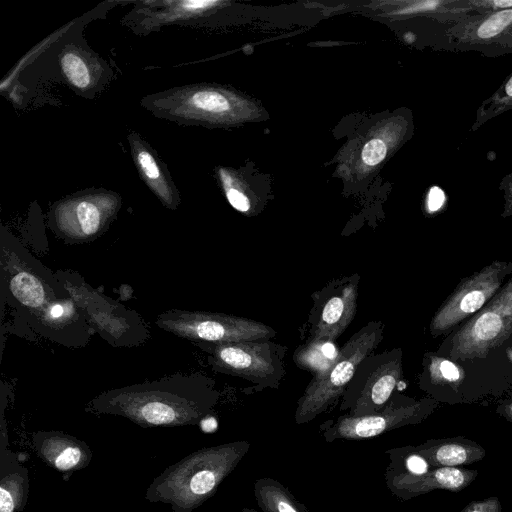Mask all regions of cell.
<instances>
[{
	"instance_id": "cell-20",
	"label": "cell",
	"mask_w": 512,
	"mask_h": 512,
	"mask_svg": "<svg viewBox=\"0 0 512 512\" xmlns=\"http://www.w3.org/2000/svg\"><path fill=\"white\" fill-rule=\"evenodd\" d=\"M415 448L432 468L462 467L480 462L486 456L483 446L463 436L429 439Z\"/></svg>"
},
{
	"instance_id": "cell-23",
	"label": "cell",
	"mask_w": 512,
	"mask_h": 512,
	"mask_svg": "<svg viewBox=\"0 0 512 512\" xmlns=\"http://www.w3.org/2000/svg\"><path fill=\"white\" fill-rule=\"evenodd\" d=\"M386 454L389 457L386 471L418 475L432 468L427 460L416 450L415 445L391 448L386 451Z\"/></svg>"
},
{
	"instance_id": "cell-19",
	"label": "cell",
	"mask_w": 512,
	"mask_h": 512,
	"mask_svg": "<svg viewBox=\"0 0 512 512\" xmlns=\"http://www.w3.org/2000/svg\"><path fill=\"white\" fill-rule=\"evenodd\" d=\"M58 63L64 79L82 95L94 93L104 84V64L88 50L66 46L59 53Z\"/></svg>"
},
{
	"instance_id": "cell-33",
	"label": "cell",
	"mask_w": 512,
	"mask_h": 512,
	"mask_svg": "<svg viewBox=\"0 0 512 512\" xmlns=\"http://www.w3.org/2000/svg\"><path fill=\"white\" fill-rule=\"evenodd\" d=\"M505 90H506V93L508 94V96L512 97V77L510 78V80L506 84Z\"/></svg>"
},
{
	"instance_id": "cell-8",
	"label": "cell",
	"mask_w": 512,
	"mask_h": 512,
	"mask_svg": "<svg viewBox=\"0 0 512 512\" xmlns=\"http://www.w3.org/2000/svg\"><path fill=\"white\" fill-rule=\"evenodd\" d=\"M11 239V236H2L1 265L2 271L6 272L9 294L17 308L31 316L49 303L70 296L56 275Z\"/></svg>"
},
{
	"instance_id": "cell-12",
	"label": "cell",
	"mask_w": 512,
	"mask_h": 512,
	"mask_svg": "<svg viewBox=\"0 0 512 512\" xmlns=\"http://www.w3.org/2000/svg\"><path fill=\"white\" fill-rule=\"evenodd\" d=\"M360 276L335 278L311 295L308 341L335 342L353 321L357 311Z\"/></svg>"
},
{
	"instance_id": "cell-7",
	"label": "cell",
	"mask_w": 512,
	"mask_h": 512,
	"mask_svg": "<svg viewBox=\"0 0 512 512\" xmlns=\"http://www.w3.org/2000/svg\"><path fill=\"white\" fill-rule=\"evenodd\" d=\"M155 323L192 343L271 340L276 336V331L262 322L215 312L170 309L158 315Z\"/></svg>"
},
{
	"instance_id": "cell-16",
	"label": "cell",
	"mask_w": 512,
	"mask_h": 512,
	"mask_svg": "<svg viewBox=\"0 0 512 512\" xmlns=\"http://www.w3.org/2000/svg\"><path fill=\"white\" fill-rule=\"evenodd\" d=\"M30 442L39 459L64 475L87 467L92 459L86 442L62 431L34 432Z\"/></svg>"
},
{
	"instance_id": "cell-4",
	"label": "cell",
	"mask_w": 512,
	"mask_h": 512,
	"mask_svg": "<svg viewBox=\"0 0 512 512\" xmlns=\"http://www.w3.org/2000/svg\"><path fill=\"white\" fill-rule=\"evenodd\" d=\"M193 344L207 355L214 371L242 378L259 389H277L285 377L287 347L272 340Z\"/></svg>"
},
{
	"instance_id": "cell-18",
	"label": "cell",
	"mask_w": 512,
	"mask_h": 512,
	"mask_svg": "<svg viewBox=\"0 0 512 512\" xmlns=\"http://www.w3.org/2000/svg\"><path fill=\"white\" fill-rule=\"evenodd\" d=\"M29 494V472L8 438L0 441V512H22Z\"/></svg>"
},
{
	"instance_id": "cell-31",
	"label": "cell",
	"mask_w": 512,
	"mask_h": 512,
	"mask_svg": "<svg viewBox=\"0 0 512 512\" xmlns=\"http://www.w3.org/2000/svg\"><path fill=\"white\" fill-rule=\"evenodd\" d=\"M498 414L504 417L509 422H512V401L502 403L497 408Z\"/></svg>"
},
{
	"instance_id": "cell-22",
	"label": "cell",
	"mask_w": 512,
	"mask_h": 512,
	"mask_svg": "<svg viewBox=\"0 0 512 512\" xmlns=\"http://www.w3.org/2000/svg\"><path fill=\"white\" fill-rule=\"evenodd\" d=\"M339 349L334 342L308 341L298 346L293 360L297 367L312 373L313 377L327 371L337 359Z\"/></svg>"
},
{
	"instance_id": "cell-15",
	"label": "cell",
	"mask_w": 512,
	"mask_h": 512,
	"mask_svg": "<svg viewBox=\"0 0 512 512\" xmlns=\"http://www.w3.org/2000/svg\"><path fill=\"white\" fill-rule=\"evenodd\" d=\"M29 317L34 327L50 340L66 346H82L72 334L76 332L86 342L89 341L79 332L90 337L92 327L71 296L57 299Z\"/></svg>"
},
{
	"instance_id": "cell-10",
	"label": "cell",
	"mask_w": 512,
	"mask_h": 512,
	"mask_svg": "<svg viewBox=\"0 0 512 512\" xmlns=\"http://www.w3.org/2000/svg\"><path fill=\"white\" fill-rule=\"evenodd\" d=\"M402 350L392 348L367 355L341 396L340 410L363 416L382 409L402 380Z\"/></svg>"
},
{
	"instance_id": "cell-3",
	"label": "cell",
	"mask_w": 512,
	"mask_h": 512,
	"mask_svg": "<svg viewBox=\"0 0 512 512\" xmlns=\"http://www.w3.org/2000/svg\"><path fill=\"white\" fill-rule=\"evenodd\" d=\"M383 336L384 324L370 321L341 346L332 366L313 377L298 399L294 415L296 424L312 421L340 400L358 364L374 352Z\"/></svg>"
},
{
	"instance_id": "cell-11",
	"label": "cell",
	"mask_w": 512,
	"mask_h": 512,
	"mask_svg": "<svg viewBox=\"0 0 512 512\" xmlns=\"http://www.w3.org/2000/svg\"><path fill=\"white\" fill-rule=\"evenodd\" d=\"M512 333V281L453 337L450 356L455 360L485 357Z\"/></svg>"
},
{
	"instance_id": "cell-2",
	"label": "cell",
	"mask_w": 512,
	"mask_h": 512,
	"mask_svg": "<svg viewBox=\"0 0 512 512\" xmlns=\"http://www.w3.org/2000/svg\"><path fill=\"white\" fill-rule=\"evenodd\" d=\"M250 449L246 440L203 447L168 466L148 486L144 498L192 512L216 493Z\"/></svg>"
},
{
	"instance_id": "cell-25",
	"label": "cell",
	"mask_w": 512,
	"mask_h": 512,
	"mask_svg": "<svg viewBox=\"0 0 512 512\" xmlns=\"http://www.w3.org/2000/svg\"><path fill=\"white\" fill-rule=\"evenodd\" d=\"M512 21V10L500 11L486 19L478 28L480 38H491L502 32Z\"/></svg>"
},
{
	"instance_id": "cell-21",
	"label": "cell",
	"mask_w": 512,
	"mask_h": 512,
	"mask_svg": "<svg viewBox=\"0 0 512 512\" xmlns=\"http://www.w3.org/2000/svg\"><path fill=\"white\" fill-rule=\"evenodd\" d=\"M254 496L262 512H309L278 480L263 477L254 483Z\"/></svg>"
},
{
	"instance_id": "cell-34",
	"label": "cell",
	"mask_w": 512,
	"mask_h": 512,
	"mask_svg": "<svg viewBox=\"0 0 512 512\" xmlns=\"http://www.w3.org/2000/svg\"><path fill=\"white\" fill-rule=\"evenodd\" d=\"M241 512H258V511H256L255 509H252V508H247V507H245V508H243V509L241 510Z\"/></svg>"
},
{
	"instance_id": "cell-9",
	"label": "cell",
	"mask_w": 512,
	"mask_h": 512,
	"mask_svg": "<svg viewBox=\"0 0 512 512\" xmlns=\"http://www.w3.org/2000/svg\"><path fill=\"white\" fill-rule=\"evenodd\" d=\"M437 406L434 399L415 400L394 393L379 411L363 416L344 414L320 424L319 432L326 442L370 439L400 427L419 424Z\"/></svg>"
},
{
	"instance_id": "cell-24",
	"label": "cell",
	"mask_w": 512,
	"mask_h": 512,
	"mask_svg": "<svg viewBox=\"0 0 512 512\" xmlns=\"http://www.w3.org/2000/svg\"><path fill=\"white\" fill-rule=\"evenodd\" d=\"M429 378L433 382L448 381L456 382L460 379L458 367L446 359L431 358L427 367Z\"/></svg>"
},
{
	"instance_id": "cell-5",
	"label": "cell",
	"mask_w": 512,
	"mask_h": 512,
	"mask_svg": "<svg viewBox=\"0 0 512 512\" xmlns=\"http://www.w3.org/2000/svg\"><path fill=\"white\" fill-rule=\"evenodd\" d=\"M55 275L91 327L111 345L131 347L149 338L148 327L138 313L100 294L73 271L58 270Z\"/></svg>"
},
{
	"instance_id": "cell-35",
	"label": "cell",
	"mask_w": 512,
	"mask_h": 512,
	"mask_svg": "<svg viewBox=\"0 0 512 512\" xmlns=\"http://www.w3.org/2000/svg\"><path fill=\"white\" fill-rule=\"evenodd\" d=\"M510 359L512 360V352H508Z\"/></svg>"
},
{
	"instance_id": "cell-1",
	"label": "cell",
	"mask_w": 512,
	"mask_h": 512,
	"mask_svg": "<svg viewBox=\"0 0 512 512\" xmlns=\"http://www.w3.org/2000/svg\"><path fill=\"white\" fill-rule=\"evenodd\" d=\"M212 379L203 374L175 373L152 381L104 391L85 406L95 415H114L142 428L200 424L218 401Z\"/></svg>"
},
{
	"instance_id": "cell-27",
	"label": "cell",
	"mask_w": 512,
	"mask_h": 512,
	"mask_svg": "<svg viewBox=\"0 0 512 512\" xmlns=\"http://www.w3.org/2000/svg\"><path fill=\"white\" fill-rule=\"evenodd\" d=\"M459 512H502V505L497 496H489L467 503Z\"/></svg>"
},
{
	"instance_id": "cell-17",
	"label": "cell",
	"mask_w": 512,
	"mask_h": 512,
	"mask_svg": "<svg viewBox=\"0 0 512 512\" xmlns=\"http://www.w3.org/2000/svg\"><path fill=\"white\" fill-rule=\"evenodd\" d=\"M127 139L132 159L143 182L166 208L177 209L180 196L166 165L138 133L130 132Z\"/></svg>"
},
{
	"instance_id": "cell-32",
	"label": "cell",
	"mask_w": 512,
	"mask_h": 512,
	"mask_svg": "<svg viewBox=\"0 0 512 512\" xmlns=\"http://www.w3.org/2000/svg\"><path fill=\"white\" fill-rule=\"evenodd\" d=\"M494 5L497 7H510V6H512V1H507V0L495 1Z\"/></svg>"
},
{
	"instance_id": "cell-14",
	"label": "cell",
	"mask_w": 512,
	"mask_h": 512,
	"mask_svg": "<svg viewBox=\"0 0 512 512\" xmlns=\"http://www.w3.org/2000/svg\"><path fill=\"white\" fill-rule=\"evenodd\" d=\"M476 469L464 467H437L418 474H400L385 470V482L390 492L407 501L434 490L457 493L466 489L477 478Z\"/></svg>"
},
{
	"instance_id": "cell-6",
	"label": "cell",
	"mask_w": 512,
	"mask_h": 512,
	"mask_svg": "<svg viewBox=\"0 0 512 512\" xmlns=\"http://www.w3.org/2000/svg\"><path fill=\"white\" fill-rule=\"evenodd\" d=\"M120 196L105 189L76 192L55 202L48 212V226L67 243L90 242L101 236L116 218Z\"/></svg>"
},
{
	"instance_id": "cell-13",
	"label": "cell",
	"mask_w": 512,
	"mask_h": 512,
	"mask_svg": "<svg viewBox=\"0 0 512 512\" xmlns=\"http://www.w3.org/2000/svg\"><path fill=\"white\" fill-rule=\"evenodd\" d=\"M511 271L512 263L495 261L465 279L435 314L430 325L431 334L438 336L448 332L481 310L496 295Z\"/></svg>"
},
{
	"instance_id": "cell-28",
	"label": "cell",
	"mask_w": 512,
	"mask_h": 512,
	"mask_svg": "<svg viewBox=\"0 0 512 512\" xmlns=\"http://www.w3.org/2000/svg\"><path fill=\"white\" fill-rule=\"evenodd\" d=\"M226 197L233 208L240 212H248L250 209V202L245 194L241 191L226 187Z\"/></svg>"
},
{
	"instance_id": "cell-29",
	"label": "cell",
	"mask_w": 512,
	"mask_h": 512,
	"mask_svg": "<svg viewBox=\"0 0 512 512\" xmlns=\"http://www.w3.org/2000/svg\"><path fill=\"white\" fill-rule=\"evenodd\" d=\"M445 201L443 191L438 187H432L427 198V207L430 212H435L441 208Z\"/></svg>"
},
{
	"instance_id": "cell-26",
	"label": "cell",
	"mask_w": 512,
	"mask_h": 512,
	"mask_svg": "<svg viewBox=\"0 0 512 512\" xmlns=\"http://www.w3.org/2000/svg\"><path fill=\"white\" fill-rule=\"evenodd\" d=\"M387 148L380 139H372L365 144L362 151V159L365 164L374 166L380 163L386 156Z\"/></svg>"
},
{
	"instance_id": "cell-30",
	"label": "cell",
	"mask_w": 512,
	"mask_h": 512,
	"mask_svg": "<svg viewBox=\"0 0 512 512\" xmlns=\"http://www.w3.org/2000/svg\"><path fill=\"white\" fill-rule=\"evenodd\" d=\"M437 4H438V2H432V1L422 2V3H418L416 5H413L411 7H408L407 9L400 11V13H408V12H414V11H419V10L431 9V8H434Z\"/></svg>"
}]
</instances>
